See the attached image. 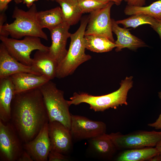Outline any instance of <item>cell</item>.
I'll use <instances>...</instances> for the list:
<instances>
[{
	"mask_svg": "<svg viewBox=\"0 0 161 161\" xmlns=\"http://www.w3.org/2000/svg\"><path fill=\"white\" fill-rule=\"evenodd\" d=\"M110 137L117 150L155 146L161 139V131H139L123 134L112 133Z\"/></svg>",
	"mask_w": 161,
	"mask_h": 161,
	"instance_id": "cell-7",
	"label": "cell"
},
{
	"mask_svg": "<svg viewBox=\"0 0 161 161\" xmlns=\"http://www.w3.org/2000/svg\"><path fill=\"white\" fill-rule=\"evenodd\" d=\"M48 51L37 50L32 58L31 66L39 75L51 80L56 77L58 63L50 56Z\"/></svg>",
	"mask_w": 161,
	"mask_h": 161,
	"instance_id": "cell-16",
	"label": "cell"
},
{
	"mask_svg": "<svg viewBox=\"0 0 161 161\" xmlns=\"http://www.w3.org/2000/svg\"><path fill=\"white\" fill-rule=\"evenodd\" d=\"M158 154L157 149L153 147L126 150L116 159L117 161H143L151 160Z\"/></svg>",
	"mask_w": 161,
	"mask_h": 161,
	"instance_id": "cell-20",
	"label": "cell"
},
{
	"mask_svg": "<svg viewBox=\"0 0 161 161\" xmlns=\"http://www.w3.org/2000/svg\"><path fill=\"white\" fill-rule=\"evenodd\" d=\"M160 130L161 132V129ZM155 147L158 152V154L157 156V161H161V139L157 143Z\"/></svg>",
	"mask_w": 161,
	"mask_h": 161,
	"instance_id": "cell-33",
	"label": "cell"
},
{
	"mask_svg": "<svg viewBox=\"0 0 161 161\" xmlns=\"http://www.w3.org/2000/svg\"><path fill=\"white\" fill-rule=\"evenodd\" d=\"M17 161H33L30 154L24 150Z\"/></svg>",
	"mask_w": 161,
	"mask_h": 161,
	"instance_id": "cell-32",
	"label": "cell"
},
{
	"mask_svg": "<svg viewBox=\"0 0 161 161\" xmlns=\"http://www.w3.org/2000/svg\"><path fill=\"white\" fill-rule=\"evenodd\" d=\"M154 18L143 14H136L131 15L124 19L116 21L118 24H121L124 28H136L137 27L144 24L152 25L155 20Z\"/></svg>",
	"mask_w": 161,
	"mask_h": 161,
	"instance_id": "cell-25",
	"label": "cell"
},
{
	"mask_svg": "<svg viewBox=\"0 0 161 161\" xmlns=\"http://www.w3.org/2000/svg\"><path fill=\"white\" fill-rule=\"evenodd\" d=\"M10 122L23 143L33 139L48 123L39 88L15 95L11 104Z\"/></svg>",
	"mask_w": 161,
	"mask_h": 161,
	"instance_id": "cell-1",
	"label": "cell"
},
{
	"mask_svg": "<svg viewBox=\"0 0 161 161\" xmlns=\"http://www.w3.org/2000/svg\"><path fill=\"white\" fill-rule=\"evenodd\" d=\"M88 142L89 151L99 159H110L117 150L109 134L105 133L88 140Z\"/></svg>",
	"mask_w": 161,
	"mask_h": 161,
	"instance_id": "cell-15",
	"label": "cell"
},
{
	"mask_svg": "<svg viewBox=\"0 0 161 161\" xmlns=\"http://www.w3.org/2000/svg\"><path fill=\"white\" fill-rule=\"evenodd\" d=\"M70 26L64 22L50 30L52 43L49 47L48 52L50 56L58 63L64 59L68 50L66 49L67 39L71 34L69 32Z\"/></svg>",
	"mask_w": 161,
	"mask_h": 161,
	"instance_id": "cell-12",
	"label": "cell"
},
{
	"mask_svg": "<svg viewBox=\"0 0 161 161\" xmlns=\"http://www.w3.org/2000/svg\"><path fill=\"white\" fill-rule=\"evenodd\" d=\"M47 1H55V0H46Z\"/></svg>",
	"mask_w": 161,
	"mask_h": 161,
	"instance_id": "cell-36",
	"label": "cell"
},
{
	"mask_svg": "<svg viewBox=\"0 0 161 161\" xmlns=\"http://www.w3.org/2000/svg\"><path fill=\"white\" fill-rule=\"evenodd\" d=\"M132 76L127 77L121 81L120 87L110 94L99 96L92 95L85 92L74 93L68 100L70 106L87 103L90 108L95 112H103L110 108L116 109L120 105H128L126 100L128 91L133 86Z\"/></svg>",
	"mask_w": 161,
	"mask_h": 161,
	"instance_id": "cell-3",
	"label": "cell"
},
{
	"mask_svg": "<svg viewBox=\"0 0 161 161\" xmlns=\"http://www.w3.org/2000/svg\"><path fill=\"white\" fill-rule=\"evenodd\" d=\"M114 4L109 1L103 8L90 13L84 35H97L105 37L114 42L110 17L112 7Z\"/></svg>",
	"mask_w": 161,
	"mask_h": 161,
	"instance_id": "cell-10",
	"label": "cell"
},
{
	"mask_svg": "<svg viewBox=\"0 0 161 161\" xmlns=\"http://www.w3.org/2000/svg\"><path fill=\"white\" fill-rule=\"evenodd\" d=\"M38 1V0H23V3L25 4L28 8H30L35 1Z\"/></svg>",
	"mask_w": 161,
	"mask_h": 161,
	"instance_id": "cell-34",
	"label": "cell"
},
{
	"mask_svg": "<svg viewBox=\"0 0 161 161\" xmlns=\"http://www.w3.org/2000/svg\"><path fill=\"white\" fill-rule=\"evenodd\" d=\"M124 12L127 15L143 14L161 20V0L157 1L147 6H137L127 5Z\"/></svg>",
	"mask_w": 161,
	"mask_h": 161,
	"instance_id": "cell-24",
	"label": "cell"
},
{
	"mask_svg": "<svg viewBox=\"0 0 161 161\" xmlns=\"http://www.w3.org/2000/svg\"><path fill=\"white\" fill-rule=\"evenodd\" d=\"M1 43L10 54L18 61L31 66L33 59L30 55L34 50L48 51L49 47L41 42L40 38L26 36L22 40L0 36Z\"/></svg>",
	"mask_w": 161,
	"mask_h": 161,
	"instance_id": "cell-6",
	"label": "cell"
},
{
	"mask_svg": "<svg viewBox=\"0 0 161 161\" xmlns=\"http://www.w3.org/2000/svg\"><path fill=\"white\" fill-rule=\"evenodd\" d=\"M36 19L42 29L47 28L49 31L64 22L62 10L60 7L38 12Z\"/></svg>",
	"mask_w": 161,
	"mask_h": 161,
	"instance_id": "cell-21",
	"label": "cell"
},
{
	"mask_svg": "<svg viewBox=\"0 0 161 161\" xmlns=\"http://www.w3.org/2000/svg\"><path fill=\"white\" fill-rule=\"evenodd\" d=\"M48 134L50 145V151L66 155L72 148V136L70 130L57 121L49 122Z\"/></svg>",
	"mask_w": 161,
	"mask_h": 161,
	"instance_id": "cell-11",
	"label": "cell"
},
{
	"mask_svg": "<svg viewBox=\"0 0 161 161\" xmlns=\"http://www.w3.org/2000/svg\"><path fill=\"white\" fill-rule=\"evenodd\" d=\"M21 72L40 75L31 66L21 63L11 55L1 43L0 44V79Z\"/></svg>",
	"mask_w": 161,
	"mask_h": 161,
	"instance_id": "cell-14",
	"label": "cell"
},
{
	"mask_svg": "<svg viewBox=\"0 0 161 161\" xmlns=\"http://www.w3.org/2000/svg\"><path fill=\"white\" fill-rule=\"evenodd\" d=\"M23 144L11 122L0 120V161H17L24 150Z\"/></svg>",
	"mask_w": 161,
	"mask_h": 161,
	"instance_id": "cell-8",
	"label": "cell"
},
{
	"mask_svg": "<svg viewBox=\"0 0 161 161\" xmlns=\"http://www.w3.org/2000/svg\"><path fill=\"white\" fill-rule=\"evenodd\" d=\"M151 27L158 34L161 40V20L155 18Z\"/></svg>",
	"mask_w": 161,
	"mask_h": 161,
	"instance_id": "cell-28",
	"label": "cell"
},
{
	"mask_svg": "<svg viewBox=\"0 0 161 161\" xmlns=\"http://www.w3.org/2000/svg\"><path fill=\"white\" fill-rule=\"evenodd\" d=\"M83 13H91L105 7L109 2L106 0H77Z\"/></svg>",
	"mask_w": 161,
	"mask_h": 161,
	"instance_id": "cell-26",
	"label": "cell"
},
{
	"mask_svg": "<svg viewBox=\"0 0 161 161\" xmlns=\"http://www.w3.org/2000/svg\"><path fill=\"white\" fill-rule=\"evenodd\" d=\"M145 0H128L127 5L130 6H142L145 4Z\"/></svg>",
	"mask_w": 161,
	"mask_h": 161,
	"instance_id": "cell-31",
	"label": "cell"
},
{
	"mask_svg": "<svg viewBox=\"0 0 161 161\" xmlns=\"http://www.w3.org/2000/svg\"><path fill=\"white\" fill-rule=\"evenodd\" d=\"M70 130L73 141H78L88 140L106 133V126L102 121L71 114Z\"/></svg>",
	"mask_w": 161,
	"mask_h": 161,
	"instance_id": "cell-9",
	"label": "cell"
},
{
	"mask_svg": "<svg viewBox=\"0 0 161 161\" xmlns=\"http://www.w3.org/2000/svg\"><path fill=\"white\" fill-rule=\"evenodd\" d=\"M48 124H46L32 140L23 144V147L33 161H47L50 151Z\"/></svg>",
	"mask_w": 161,
	"mask_h": 161,
	"instance_id": "cell-13",
	"label": "cell"
},
{
	"mask_svg": "<svg viewBox=\"0 0 161 161\" xmlns=\"http://www.w3.org/2000/svg\"><path fill=\"white\" fill-rule=\"evenodd\" d=\"M38 12L34 3L27 11L15 7L12 15L15 20L10 24L7 23L0 27V36L8 37L10 35L17 39L32 36L47 40V35L37 21Z\"/></svg>",
	"mask_w": 161,
	"mask_h": 161,
	"instance_id": "cell-2",
	"label": "cell"
},
{
	"mask_svg": "<svg viewBox=\"0 0 161 161\" xmlns=\"http://www.w3.org/2000/svg\"><path fill=\"white\" fill-rule=\"evenodd\" d=\"M123 0L125 2H127L128 0Z\"/></svg>",
	"mask_w": 161,
	"mask_h": 161,
	"instance_id": "cell-37",
	"label": "cell"
},
{
	"mask_svg": "<svg viewBox=\"0 0 161 161\" xmlns=\"http://www.w3.org/2000/svg\"><path fill=\"white\" fill-rule=\"evenodd\" d=\"M84 40L86 49L94 52H108L116 47L114 42L100 35H85L84 37Z\"/></svg>",
	"mask_w": 161,
	"mask_h": 161,
	"instance_id": "cell-23",
	"label": "cell"
},
{
	"mask_svg": "<svg viewBox=\"0 0 161 161\" xmlns=\"http://www.w3.org/2000/svg\"><path fill=\"white\" fill-rule=\"evenodd\" d=\"M112 29L117 37V40L114 42L116 45L115 49L116 52L125 48L136 50L138 48L148 46L142 40L131 34L129 29L120 27L113 18Z\"/></svg>",
	"mask_w": 161,
	"mask_h": 161,
	"instance_id": "cell-17",
	"label": "cell"
},
{
	"mask_svg": "<svg viewBox=\"0 0 161 161\" xmlns=\"http://www.w3.org/2000/svg\"><path fill=\"white\" fill-rule=\"evenodd\" d=\"M89 18V16L83 17L78 29L74 33H71L67 53L58 64L56 76L57 78H63L71 75L80 65L91 58V55L85 52L84 40Z\"/></svg>",
	"mask_w": 161,
	"mask_h": 161,
	"instance_id": "cell-4",
	"label": "cell"
},
{
	"mask_svg": "<svg viewBox=\"0 0 161 161\" xmlns=\"http://www.w3.org/2000/svg\"><path fill=\"white\" fill-rule=\"evenodd\" d=\"M43 96L49 122L57 121L70 129L71 114L68 100L64 97V92L56 84L49 81L39 88Z\"/></svg>",
	"mask_w": 161,
	"mask_h": 161,
	"instance_id": "cell-5",
	"label": "cell"
},
{
	"mask_svg": "<svg viewBox=\"0 0 161 161\" xmlns=\"http://www.w3.org/2000/svg\"><path fill=\"white\" fill-rule=\"evenodd\" d=\"M158 96L161 99V92H158ZM148 125L150 127L154 128L156 129H161V113L155 122L149 123Z\"/></svg>",
	"mask_w": 161,
	"mask_h": 161,
	"instance_id": "cell-29",
	"label": "cell"
},
{
	"mask_svg": "<svg viewBox=\"0 0 161 161\" xmlns=\"http://www.w3.org/2000/svg\"><path fill=\"white\" fill-rule=\"evenodd\" d=\"M15 88V94L39 88L50 80L43 75L29 72H21L10 76Z\"/></svg>",
	"mask_w": 161,
	"mask_h": 161,
	"instance_id": "cell-19",
	"label": "cell"
},
{
	"mask_svg": "<svg viewBox=\"0 0 161 161\" xmlns=\"http://www.w3.org/2000/svg\"><path fill=\"white\" fill-rule=\"evenodd\" d=\"M15 95L10 76L0 79V120L4 123L10 122L11 104Z\"/></svg>",
	"mask_w": 161,
	"mask_h": 161,
	"instance_id": "cell-18",
	"label": "cell"
},
{
	"mask_svg": "<svg viewBox=\"0 0 161 161\" xmlns=\"http://www.w3.org/2000/svg\"><path fill=\"white\" fill-rule=\"evenodd\" d=\"M60 6L64 22L70 26L77 24L83 14L77 0H55Z\"/></svg>",
	"mask_w": 161,
	"mask_h": 161,
	"instance_id": "cell-22",
	"label": "cell"
},
{
	"mask_svg": "<svg viewBox=\"0 0 161 161\" xmlns=\"http://www.w3.org/2000/svg\"><path fill=\"white\" fill-rule=\"evenodd\" d=\"M69 160V157L62 154L50 151L48 156L49 161H66Z\"/></svg>",
	"mask_w": 161,
	"mask_h": 161,
	"instance_id": "cell-27",
	"label": "cell"
},
{
	"mask_svg": "<svg viewBox=\"0 0 161 161\" xmlns=\"http://www.w3.org/2000/svg\"><path fill=\"white\" fill-rule=\"evenodd\" d=\"M109 1L113 2L114 4L117 5L118 6L121 4L123 0H106Z\"/></svg>",
	"mask_w": 161,
	"mask_h": 161,
	"instance_id": "cell-35",
	"label": "cell"
},
{
	"mask_svg": "<svg viewBox=\"0 0 161 161\" xmlns=\"http://www.w3.org/2000/svg\"><path fill=\"white\" fill-rule=\"evenodd\" d=\"M12 0H0V11L2 12L6 10L9 3ZM16 4L23 2V0H14Z\"/></svg>",
	"mask_w": 161,
	"mask_h": 161,
	"instance_id": "cell-30",
	"label": "cell"
}]
</instances>
